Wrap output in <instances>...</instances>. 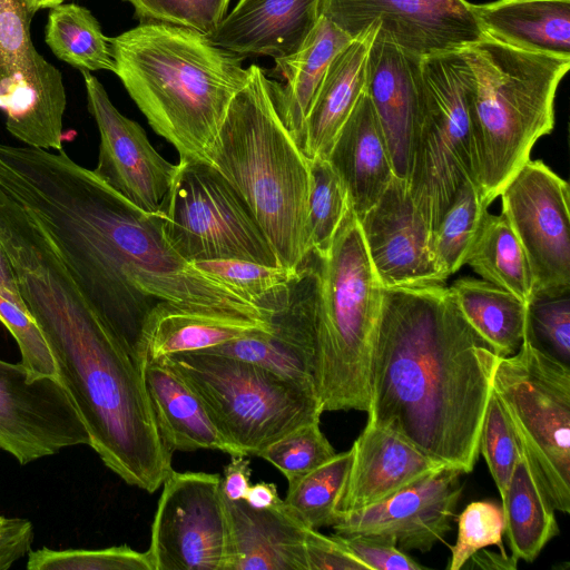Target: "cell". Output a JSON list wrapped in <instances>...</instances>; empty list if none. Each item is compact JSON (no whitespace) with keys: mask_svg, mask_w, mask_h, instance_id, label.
Wrapping results in <instances>:
<instances>
[{"mask_svg":"<svg viewBox=\"0 0 570 570\" xmlns=\"http://www.w3.org/2000/svg\"><path fill=\"white\" fill-rule=\"evenodd\" d=\"M0 142V185L46 230L90 306L130 351L160 302L265 318L185 261L159 212L140 209L62 149ZM139 357V356H138Z\"/></svg>","mask_w":570,"mask_h":570,"instance_id":"obj_1","label":"cell"},{"mask_svg":"<svg viewBox=\"0 0 570 570\" xmlns=\"http://www.w3.org/2000/svg\"><path fill=\"white\" fill-rule=\"evenodd\" d=\"M497 361L444 283L384 287L367 423L470 473Z\"/></svg>","mask_w":570,"mask_h":570,"instance_id":"obj_2","label":"cell"},{"mask_svg":"<svg viewBox=\"0 0 570 570\" xmlns=\"http://www.w3.org/2000/svg\"><path fill=\"white\" fill-rule=\"evenodd\" d=\"M2 246L90 446L127 484L155 492L173 470V451L158 430L142 361L97 315L41 226L13 232Z\"/></svg>","mask_w":570,"mask_h":570,"instance_id":"obj_3","label":"cell"},{"mask_svg":"<svg viewBox=\"0 0 570 570\" xmlns=\"http://www.w3.org/2000/svg\"><path fill=\"white\" fill-rule=\"evenodd\" d=\"M115 73L179 159L207 160V153L249 69L243 57L213 45L194 29L140 22L108 38Z\"/></svg>","mask_w":570,"mask_h":570,"instance_id":"obj_4","label":"cell"},{"mask_svg":"<svg viewBox=\"0 0 570 570\" xmlns=\"http://www.w3.org/2000/svg\"><path fill=\"white\" fill-rule=\"evenodd\" d=\"M248 69L207 160L247 204L279 265L297 271L308 255L309 159L282 121L263 69Z\"/></svg>","mask_w":570,"mask_h":570,"instance_id":"obj_5","label":"cell"},{"mask_svg":"<svg viewBox=\"0 0 570 570\" xmlns=\"http://www.w3.org/2000/svg\"><path fill=\"white\" fill-rule=\"evenodd\" d=\"M474 78L471 122L476 185L490 205L554 127V97L570 58L484 36L462 49Z\"/></svg>","mask_w":570,"mask_h":570,"instance_id":"obj_6","label":"cell"},{"mask_svg":"<svg viewBox=\"0 0 570 570\" xmlns=\"http://www.w3.org/2000/svg\"><path fill=\"white\" fill-rule=\"evenodd\" d=\"M312 254L318 273L316 394L324 411L367 412L384 287L370 259L352 205L327 253L324 256Z\"/></svg>","mask_w":570,"mask_h":570,"instance_id":"obj_7","label":"cell"},{"mask_svg":"<svg viewBox=\"0 0 570 570\" xmlns=\"http://www.w3.org/2000/svg\"><path fill=\"white\" fill-rule=\"evenodd\" d=\"M473 85V72L462 50L420 59L405 180L431 235L460 187L468 180L476 185Z\"/></svg>","mask_w":570,"mask_h":570,"instance_id":"obj_8","label":"cell"},{"mask_svg":"<svg viewBox=\"0 0 570 570\" xmlns=\"http://www.w3.org/2000/svg\"><path fill=\"white\" fill-rule=\"evenodd\" d=\"M160 361L198 394L236 455L257 456L289 431L320 421L324 412L313 386L248 362L203 352Z\"/></svg>","mask_w":570,"mask_h":570,"instance_id":"obj_9","label":"cell"},{"mask_svg":"<svg viewBox=\"0 0 570 570\" xmlns=\"http://www.w3.org/2000/svg\"><path fill=\"white\" fill-rule=\"evenodd\" d=\"M492 390L553 509L570 512V367L527 336L498 356Z\"/></svg>","mask_w":570,"mask_h":570,"instance_id":"obj_10","label":"cell"},{"mask_svg":"<svg viewBox=\"0 0 570 570\" xmlns=\"http://www.w3.org/2000/svg\"><path fill=\"white\" fill-rule=\"evenodd\" d=\"M158 212L168 243L189 263L238 258L281 266L247 204L208 161L179 159Z\"/></svg>","mask_w":570,"mask_h":570,"instance_id":"obj_11","label":"cell"},{"mask_svg":"<svg viewBox=\"0 0 570 570\" xmlns=\"http://www.w3.org/2000/svg\"><path fill=\"white\" fill-rule=\"evenodd\" d=\"M161 485L147 551L154 570H224L228 523L222 476L171 470Z\"/></svg>","mask_w":570,"mask_h":570,"instance_id":"obj_12","label":"cell"},{"mask_svg":"<svg viewBox=\"0 0 570 570\" xmlns=\"http://www.w3.org/2000/svg\"><path fill=\"white\" fill-rule=\"evenodd\" d=\"M501 214L527 256L533 293L570 291L569 185L530 158L502 188Z\"/></svg>","mask_w":570,"mask_h":570,"instance_id":"obj_13","label":"cell"},{"mask_svg":"<svg viewBox=\"0 0 570 570\" xmlns=\"http://www.w3.org/2000/svg\"><path fill=\"white\" fill-rule=\"evenodd\" d=\"M466 0H321V17L352 39L379 23L377 33L405 53L424 58L458 51L482 39Z\"/></svg>","mask_w":570,"mask_h":570,"instance_id":"obj_14","label":"cell"},{"mask_svg":"<svg viewBox=\"0 0 570 570\" xmlns=\"http://www.w3.org/2000/svg\"><path fill=\"white\" fill-rule=\"evenodd\" d=\"M90 435L68 391L55 376L35 375L0 360V449L28 464Z\"/></svg>","mask_w":570,"mask_h":570,"instance_id":"obj_15","label":"cell"},{"mask_svg":"<svg viewBox=\"0 0 570 570\" xmlns=\"http://www.w3.org/2000/svg\"><path fill=\"white\" fill-rule=\"evenodd\" d=\"M463 473L445 465L380 502L335 512L331 527L336 534L370 535L402 551L428 552L451 530L463 490Z\"/></svg>","mask_w":570,"mask_h":570,"instance_id":"obj_16","label":"cell"},{"mask_svg":"<svg viewBox=\"0 0 570 570\" xmlns=\"http://www.w3.org/2000/svg\"><path fill=\"white\" fill-rule=\"evenodd\" d=\"M80 71L88 110L100 136L98 161L92 170L140 209L158 212L177 165L157 153L142 127L114 106L104 86L90 71Z\"/></svg>","mask_w":570,"mask_h":570,"instance_id":"obj_17","label":"cell"},{"mask_svg":"<svg viewBox=\"0 0 570 570\" xmlns=\"http://www.w3.org/2000/svg\"><path fill=\"white\" fill-rule=\"evenodd\" d=\"M358 223L383 287L444 283L432 259L431 230L416 209L405 179L394 176Z\"/></svg>","mask_w":570,"mask_h":570,"instance_id":"obj_18","label":"cell"},{"mask_svg":"<svg viewBox=\"0 0 570 570\" xmlns=\"http://www.w3.org/2000/svg\"><path fill=\"white\" fill-rule=\"evenodd\" d=\"M351 451L350 472L335 512L380 502L448 465L430 458L399 433L370 423Z\"/></svg>","mask_w":570,"mask_h":570,"instance_id":"obj_19","label":"cell"},{"mask_svg":"<svg viewBox=\"0 0 570 570\" xmlns=\"http://www.w3.org/2000/svg\"><path fill=\"white\" fill-rule=\"evenodd\" d=\"M321 18V0H238L209 41L237 56H271L297 51Z\"/></svg>","mask_w":570,"mask_h":570,"instance_id":"obj_20","label":"cell"},{"mask_svg":"<svg viewBox=\"0 0 570 570\" xmlns=\"http://www.w3.org/2000/svg\"><path fill=\"white\" fill-rule=\"evenodd\" d=\"M224 502L228 523L224 570H307V528L286 511L283 499L267 509L225 497Z\"/></svg>","mask_w":570,"mask_h":570,"instance_id":"obj_21","label":"cell"},{"mask_svg":"<svg viewBox=\"0 0 570 570\" xmlns=\"http://www.w3.org/2000/svg\"><path fill=\"white\" fill-rule=\"evenodd\" d=\"M268 320L230 311L173 302L158 303L146 316L137 353L142 360L200 352L250 333L269 331Z\"/></svg>","mask_w":570,"mask_h":570,"instance_id":"obj_22","label":"cell"},{"mask_svg":"<svg viewBox=\"0 0 570 570\" xmlns=\"http://www.w3.org/2000/svg\"><path fill=\"white\" fill-rule=\"evenodd\" d=\"M66 102L61 72L35 47L23 67L0 86L6 128L29 147L62 149Z\"/></svg>","mask_w":570,"mask_h":570,"instance_id":"obj_23","label":"cell"},{"mask_svg":"<svg viewBox=\"0 0 570 570\" xmlns=\"http://www.w3.org/2000/svg\"><path fill=\"white\" fill-rule=\"evenodd\" d=\"M420 59L376 32L366 63L365 92L385 134L394 173L403 179L417 107Z\"/></svg>","mask_w":570,"mask_h":570,"instance_id":"obj_24","label":"cell"},{"mask_svg":"<svg viewBox=\"0 0 570 570\" xmlns=\"http://www.w3.org/2000/svg\"><path fill=\"white\" fill-rule=\"evenodd\" d=\"M343 181L357 219L395 175L387 140L365 92L340 129L326 158Z\"/></svg>","mask_w":570,"mask_h":570,"instance_id":"obj_25","label":"cell"},{"mask_svg":"<svg viewBox=\"0 0 570 570\" xmlns=\"http://www.w3.org/2000/svg\"><path fill=\"white\" fill-rule=\"evenodd\" d=\"M379 29L373 23L330 63L306 115L298 147L308 159L327 158L343 124L365 90L366 63Z\"/></svg>","mask_w":570,"mask_h":570,"instance_id":"obj_26","label":"cell"},{"mask_svg":"<svg viewBox=\"0 0 570 570\" xmlns=\"http://www.w3.org/2000/svg\"><path fill=\"white\" fill-rule=\"evenodd\" d=\"M142 371L158 430L173 452L206 449L236 456L204 402L173 367L142 360Z\"/></svg>","mask_w":570,"mask_h":570,"instance_id":"obj_27","label":"cell"},{"mask_svg":"<svg viewBox=\"0 0 570 570\" xmlns=\"http://www.w3.org/2000/svg\"><path fill=\"white\" fill-rule=\"evenodd\" d=\"M472 8L487 36L523 50L570 58V0H495Z\"/></svg>","mask_w":570,"mask_h":570,"instance_id":"obj_28","label":"cell"},{"mask_svg":"<svg viewBox=\"0 0 570 570\" xmlns=\"http://www.w3.org/2000/svg\"><path fill=\"white\" fill-rule=\"evenodd\" d=\"M351 41L350 36L321 17L297 51L275 58V70L285 83L269 80L272 97L297 145L306 115L330 63Z\"/></svg>","mask_w":570,"mask_h":570,"instance_id":"obj_29","label":"cell"},{"mask_svg":"<svg viewBox=\"0 0 570 570\" xmlns=\"http://www.w3.org/2000/svg\"><path fill=\"white\" fill-rule=\"evenodd\" d=\"M504 532L512 556L532 562L559 533L553 509L539 478L520 446L507 491L501 498Z\"/></svg>","mask_w":570,"mask_h":570,"instance_id":"obj_30","label":"cell"},{"mask_svg":"<svg viewBox=\"0 0 570 570\" xmlns=\"http://www.w3.org/2000/svg\"><path fill=\"white\" fill-rule=\"evenodd\" d=\"M449 288L466 322L498 356H510L519 350L525 331V302L471 277L460 278Z\"/></svg>","mask_w":570,"mask_h":570,"instance_id":"obj_31","label":"cell"},{"mask_svg":"<svg viewBox=\"0 0 570 570\" xmlns=\"http://www.w3.org/2000/svg\"><path fill=\"white\" fill-rule=\"evenodd\" d=\"M465 264L483 281L528 302L533 277L524 250L505 217L488 212Z\"/></svg>","mask_w":570,"mask_h":570,"instance_id":"obj_32","label":"cell"},{"mask_svg":"<svg viewBox=\"0 0 570 570\" xmlns=\"http://www.w3.org/2000/svg\"><path fill=\"white\" fill-rule=\"evenodd\" d=\"M45 40L56 57L75 68L115 72L108 38L85 7L60 3L50 8Z\"/></svg>","mask_w":570,"mask_h":570,"instance_id":"obj_33","label":"cell"},{"mask_svg":"<svg viewBox=\"0 0 570 570\" xmlns=\"http://www.w3.org/2000/svg\"><path fill=\"white\" fill-rule=\"evenodd\" d=\"M488 206L478 186L468 180L432 232V259L443 282L465 264L488 214Z\"/></svg>","mask_w":570,"mask_h":570,"instance_id":"obj_34","label":"cell"},{"mask_svg":"<svg viewBox=\"0 0 570 570\" xmlns=\"http://www.w3.org/2000/svg\"><path fill=\"white\" fill-rule=\"evenodd\" d=\"M352 462V451L336 453L313 471L287 481L283 505L307 529L331 527Z\"/></svg>","mask_w":570,"mask_h":570,"instance_id":"obj_35","label":"cell"},{"mask_svg":"<svg viewBox=\"0 0 570 570\" xmlns=\"http://www.w3.org/2000/svg\"><path fill=\"white\" fill-rule=\"evenodd\" d=\"M309 170L306 246L308 253L324 256L351 202L343 181L326 158L309 159Z\"/></svg>","mask_w":570,"mask_h":570,"instance_id":"obj_36","label":"cell"},{"mask_svg":"<svg viewBox=\"0 0 570 570\" xmlns=\"http://www.w3.org/2000/svg\"><path fill=\"white\" fill-rule=\"evenodd\" d=\"M524 336L554 358L570 362V291L533 293L527 302Z\"/></svg>","mask_w":570,"mask_h":570,"instance_id":"obj_37","label":"cell"},{"mask_svg":"<svg viewBox=\"0 0 570 570\" xmlns=\"http://www.w3.org/2000/svg\"><path fill=\"white\" fill-rule=\"evenodd\" d=\"M28 570H154L148 552H139L127 544L104 549L29 551Z\"/></svg>","mask_w":570,"mask_h":570,"instance_id":"obj_38","label":"cell"},{"mask_svg":"<svg viewBox=\"0 0 570 570\" xmlns=\"http://www.w3.org/2000/svg\"><path fill=\"white\" fill-rule=\"evenodd\" d=\"M191 264L205 275L232 288L258 309L259 303L269 293L291 282L298 271L238 258L206 259Z\"/></svg>","mask_w":570,"mask_h":570,"instance_id":"obj_39","label":"cell"},{"mask_svg":"<svg viewBox=\"0 0 570 570\" xmlns=\"http://www.w3.org/2000/svg\"><path fill=\"white\" fill-rule=\"evenodd\" d=\"M336 454L320 421L301 425L264 448L257 456L277 468L287 481L299 478Z\"/></svg>","mask_w":570,"mask_h":570,"instance_id":"obj_40","label":"cell"},{"mask_svg":"<svg viewBox=\"0 0 570 570\" xmlns=\"http://www.w3.org/2000/svg\"><path fill=\"white\" fill-rule=\"evenodd\" d=\"M479 451L482 453L502 498L520 456V444L493 390L482 423Z\"/></svg>","mask_w":570,"mask_h":570,"instance_id":"obj_41","label":"cell"},{"mask_svg":"<svg viewBox=\"0 0 570 570\" xmlns=\"http://www.w3.org/2000/svg\"><path fill=\"white\" fill-rule=\"evenodd\" d=\"M504 517L501 505L491 501H475L458 517V539L451 548L449 570L462 569L464 563L479 550L497 546L505 553L502 543Z\"/></svg>","mask_w":570,"mask_h":570,"instance_id":"obj_42","label":"cell"},{"mask_svg":"<svg viewBox=\"0 0 570 570\" xmlns=\"http://www.w3.org/2000/svg\"><path fill=\"white\" fill-rule=\"evenodd\" d=\"M140 22H161L208 36L227 13L230 0H125Z\"/></svg>","mask_w":570,"mask_h":570,"instance_id":"obj_43","label":"cell"},{"mask_svg":"<svg viewBox=\"0 0 570 570\" xmlns=\"http://www.w3.org/2000/svg\"><path fill=\"white\" fill-rule=\"evenodd\" d=\"M36 12L29 0H0V86L23 67L33 48L30 24Z\"/></svg>","mask_w":570,"mask_h":570,"instance_id":"obj_44","label":"cell"},{"mask_svg":"<svg viewBox=\"0 0 570 570\" xmlns=\"http://www.w3.org/2000/svg\"><path fill=\"white\" fill-rule=\"evenodd\" d=\"M0 322L17 342L21 364L35 375L55 376L58 371L49 346L36 321L22 308L0 295Z\"/></svg>","mask_w":570,"mask_h":570,"instance_id":"obj_45","label":"cell"},{"mask_svg":"<svg viewBox=\"0 0 570 570\" xmlns=\"http://www.w3.org/2000/svg\"><path fill=\"white\" fill-rule=\"evenodd\" d=\"M335 538L368 570H422L423 566L405 554L396 546L363 534L341 535Z\"/></svg>","mask_w":570,"mask_h":570,"instance_id":"obj_46","label":"cell"},{"mask_svg":"<svg viewBox=\"0 0 570 570\" xmlns=\"http://www.w3.org/2000/svg\"><path fill=\"white\" fill-rule=\"evenodd\" d=\"M307 570H368L335 535L307 529L305 534Z\"/></svg>","mask_w":570,"mask_h":570,"instance_id":"obj_47","label":"cell"},{"mask_svg":"<svg viewBox=\"0 0 570 570\" xmlns=\"http://www.w3.org/2000/svg\"><path fill=\"white\" fill-rule=\"evenodd\" d=\"M33 538V525L29 520L6 518L0 525V570H8L28 556Z\"/></svg>","mask_w":570,"mask_h":570,"instance_id":"obj_48","label":"cell"},{"mask_svg":"<svg viewBox=\"0 0 570 570\" xmlns=\"http://www.w3.org/2000/svg\"><path fill=\"white\" fill-rule=\"evenodd\" d=\"M249 460L243 455L232 456L224 469L222 478V492L227 500H244L250 487L252 469Z\"/></svg>","mask_w":570,"mask_h":570,"instance_id":"obj_49","label":"cell"},{"mask_svg":"<svg viewBox=\"0 0 570 570\" xmlns=\"http://www.w3.org/2000/svg\"><path fill=\"white\" fill-rule=\"evenodd\" d=\"M480 568L487 570H514L518 567V559L512 554L495 553L488 550L481 549L475 552L462 568Z\"/></svg>","mask_w":570,"mask_h":570,"instance_id":"obj_50","label":"cell"},{"mask_svg":"<svg viewBox=\"0 0 570 570\" xmlns=\"http://www.w3.org/2000/svg\"><path fill=\"white\" fill-rule=\"evenodd\" d=\"M0 295L13 304L26 308L14 276L10 259L0 244ZM27 309V308H26Z\"/></svg>","mask_w":570,"mask_h":570,"instance_id":"obj_51","label":"cell"},{"mask_svg":"<svg viewBox=\"0 0 570 570\" xmlns=\"http://www.w3.org/2000/svg\"><path fill=\"white\" fill-rule=\"evenodd\" d=\"M244 500L255 509H267L282 502L276 484L268 482L250 485Z\"/></svg>","mask_w":570,"mask_h":570,"instance_id":"obj_52","label":"cell"},{"mask_svg":"<svg viewBox=\"0 0 570 570\" xmlns=\"http://www.w3.org/2000/svg\"><path fill=\"white\" fill-rule=\"evenodd\" d=\"M63 0H29L31 6L38 11L42 8H52L57 4L62 3Z\"/></svg>","mask_w":570,"mask_h":570,"instance_id":"obj_53","label":"cell"},{"mask_svg":"<svg viewBox=\"0 0 570 570\" xmlns=\"http://www.w3.org/2000/svg\"><path fill=\"white\" fill-rule=\"evenodd\" d=\"M4 517L0 515V525L2 524V522L4 521Z\"/></svg>","mask_w":570,"mask_h":570,"instance_id":"obj_54","label":"cell"}]
</instances>
